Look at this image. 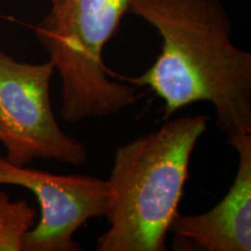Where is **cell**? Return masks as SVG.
<instances>
[{"label": "cell", "mask_w": 251, "mask_h": 251, "mask_svg": "<svg viewBox=\"0 0 251 251\" xmlns=\"http://www.w3.org/2000/svg\"><path fill=\"white\" fill-rule=\"evenodd\" d=\"M51 61L21 62L0 50V142L5 159L27 166L37 158L80 166L86 147L59 127L50 100Z\"/></svg>", "instance_id": "obj_4"}, {"label": "cell", "mask_w": 251, "mask_h": 251, "mask_svg": "<svg viewBox=\"0 0 251 251\" xmlns=\"http://www.w3.org/2000/svg\"><path fill=\"white\" fill-rule=\"evenodd\" d=\"M37 212L26 200H11L0 191V251H23L25 236L36 224Z\"/></svg>", "instance_id": "obj_7"}, {"label": "cell", "mask_w": 251, "mask_h": 251, "mask_svg": "<svg viewBox=\"0 0 251 251\" xmlns=\"http://www.w3.org/2000/svg\"><path fill=\"white\" fill-rule=\"evenodd\" d=\"M0 185L30 191L40 206L39 222L25 236L23 251H79L74 235L93 218H105L112 192L107 180L61 176L18 166L0 157Z\"/></svg>", "instance_id": "obj_5"}, {"label": "cell", "mask_w": 251, "mask_h": 251, "mask_svg": "<svg viewBox=\"0 0 251 251\" xmlns=\"http://www.w3.org/2000/svg\"><path fill=\"white\" fill-rule=\"evenodd\" d=\"M129 13L158 31L162 49L148 70L128 81L150 87L164 101L165 118L208 101L226 135L251 134V54L231 41L221 0H129Z\"/></svg>", "instance_id": "obj_1"}, {"label": "cell", "mask_w": 251, "mask_h": 251, "mask_svg": "<svg viewBox=\"0 0 251 251\" xmlns=\"http://www.w3.org/2000/svg\"><path fill=\"white\" fill-rule=\"evenodd\" d=\"M49 1H50V2H51V5H52V4H55V2H57V1H58V0H49Z\"/></svg>", "instance_id": "obj_8"}, {"label": "cell", "mask_w": 251, "mask_h": 251, "mask_svg": "<svg viewBox=\"0 0 251 251\" xmlns=\"http://www.w3.org/2000/svg\"><path fill=\"white\" fill-rule=\"evenodd\" d=\"M227 143L238 156L234 181L212 209L198 215L179 212L170 231L176 238L206 251L251 250V134L231 133Z\"/></svg>", "instance_id": "obj_6"}, {"label": "cell", "mask_w": 251, "mask_h": 251, "mask_svg": "<svg viewBox=\"0 0 251 251\" xmlns=\"http://www.w3.org/2000/svg\"><path fill=\"white\" fill-rule=\"evenodd\" d=\"M208 117L166 121L158 129L119 146L107 180L112 200L109 229L99 251H164L183 198L190 159Z\"/></svg>", "instance_id": "obj_2"}, {"label": "cell", "mask_w": 251, "mask_h": 251, "mask_svg": "<svg viewBox=\"0 0 251 251\" xmlns=\"http://www.w3.org/2000/svg\"><path fill=\"white\" fill-rule=\"evenodd\" d=\"M129 0H58L34 27L62 80L61 115L68 124L112 117L137 100L135 86L113 81L102 51Z\"/></svg>", "instance_id": "obj_3"}]
</instances>
